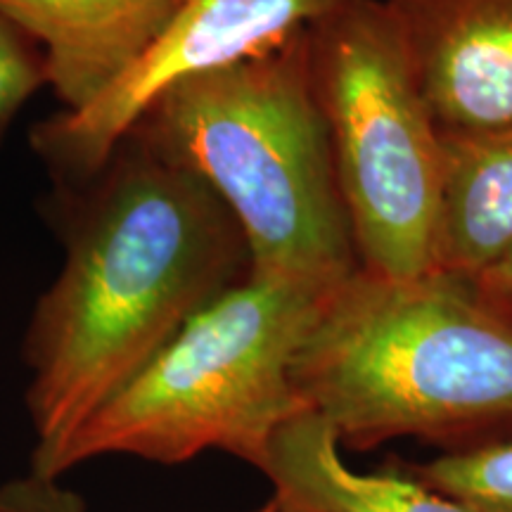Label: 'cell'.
<instances>
[{
    "mask_svg": "<svg viewBox=\"0 0 512 512\" xmlns=\"http://www.w3.org/2000/svg\"><path fill=\"white\" fill-rule=\"evenodd\" d=\"M93 178L24 344L31 470L252 271L235 216L183 166L126 138Z\"/></svg>",
    "mask_w": 512,
    "mask_h": 512,
    "instance_id": "6da1fadb",
    "label": "cell"
},
{
    "mask_svg": "<svg viewBox=\"0 0 512 512\" xmlns=\"http://www.w3.org/2000/svg\"><path fill=\"white\" fill-rule=\"evenodd\" d=\"M304 411L366 451L413 437L444 451L512 437V325L470 280L382 278L330 292L292 366Z\"/></svg>",
    "mask_w": 512,
    "mask_h": 512,
    "instance_id": "7a4b0ae2",
    "label": "cell"
},
{
    "mask_svg": "<svg viewBox=\"0 0 512 512\" xmlns=\"http://www.w3.org/2000/svg\"><path fill=\"white\" fill-rule=\"evenodd\" d=\"M126 138L221 197L247 240L249 273L339 285L358 271L302 27L266 53L166 88Z\"/></svg>",
    "mask_w": 512,
    "mask_h": 512,
    "instance_id": "3957f363",
    "label": "cell"
},
{
    "mask_svg": "<svg viewBox=\"0 0 512 512\" xmlns=\"http://www.w3.org/2000/svg\"><path fill=\"white\" fill-rule=\"evenodd\" d=\"M335 287L249 273L31 472L60 479L100 456L176 465L211 448L259 470L273 434L304 411L292 366Z\"/></svg>",
    "mask_w": 512,
    "mask_h": 512,
    "instance_id": "277c9868",
    "label": "cell"
},
{
    "mask_svg": "<svg viewBox=\"0 0 512 512\" xmlns=\"http://www.w3.org/2000/svg\"><path fill=\"white\" fill-rule=\"evenodd\" d=\"M358 268L434 273L444 138L389 0H316L302 24Z\"/></svg>",
    "mask_w": 512,
    "mask_h": 512,
    "instance_id": "5b68a950",
    "label": "cell"
},
{
    "mask_svg": "<svg viewBox=\"0 0 512 512\" xmlns=\"http://www.w3.org/2000/svg\"><path fill=\"white\" fill-rule=\"evenodd\" d=\"M316 0H183L155 46L105 93L34 131V147L62 174L105 169L147 107L174 83L245 62L290 38Z\"/></svg>",
    "mask_w": 512,
    "mask_h": 512,
    "instance_id": "8992f818",
    "label": "cell"
},
{
    "mask_svg": "<svg viewBox=\"0 0 512 512\" xmlns=\"http://www.w3.org/2000/svg\"><path fill=\"white\" fill-rule=\"evenodd\" d=\"M444 138L512 128V0H389Z\"/></svg>",
    "mask_w": 512,
    "mask_h": 512,
    "instance_id": "52a82bcc",
    "label": "cell"
},
{
    "mask_svg": "<svg viewBox=\"0 0 512 512\" xmlns=\"http://www.w3.org/2000/svg\"><path fill=\"white\" fill-rule=\"evenodd\" d=\"M183 0H0V15L41 48L46 79L76 112L155 46Z\"/></svg>",
    "mask_w": 512,
    "mask_h": 512,
    "instance_id": "ba28073f",
    "label": "cell"
},
{
    "mask_svg": "<svg viewBox=\"0 0 512 512\" xmlns=\"http://www.w3.org/2000/svg\"><path fill=\"white\" fill-rule=\"evenodd\" d=\"M259 472L287 512H470L403 463L373 472L349 467L335 430L311 411L273 434Z\"/></svg>",
    "mask_w": 512,
    "mask_h": 512,
    "instance_id": "9c48e42d",
    "label": "cell"
},
{
    "mask_svg": "<svg viewBox=\"0 0 512 512\" xmlns=\"http://www.w3.org/2000/svg\"><path fill=\"white\" fill-rule=\"evenodd\" d=\"M510 247L512 128L444 138L434 271L472 280Z\"/></svg>",
    "mask_w": 512,
    "mask_h": 512,
    "instance_id": "30bf717a",
    "label": "cell"
},
{
    "mask_svg": "<svg viewBox=\"0 0 512 512\" xmlns=\"http://www.w3.org/2000/svg\"><path fill=\"white\" fill-rule=\"evenodd\" d=\"M408 467L470 512H512V437L444 451Z\"/></svg>",
    "mask_w": 512,
    "mask_h": 512,
    "instance_id": "8fae6325",
    "label": "cell"
},
{
    "mask_svg": "<svg viewBox=\"0 0 512 512\" xmlns=\"http://www.w3.org/2000/svg\"><path fill=\"white\" fill-rule=\"evenodd\" d=\"M43 83L48 79L41 48L0 15V133Z\"/></svg>",
    "mask_w": 512,
    "mask_h": 512,
    "instance_id": "7c38bea8",
    "label": "cell"
},
{
    "mask_svg": "<svg viewBox=\"0 0 512 512\" xmlns=\"http://www.w3.org/2000/svg\"><path fill=\"white\" fill-rule=\"evenodd\" d=\"M0 512H88L86 501L67 489L57 477L29 475L0 484ZM254 512H287L278 503L268 501Z\"/></svg>",
    "mask_w": 512,
    "mask_h": 512,
    "instance_id": "4fadbf2b",
    "label": "cell"
},
{
    "mask_svg": "<svg viewBox=\"0 0 512 512\" xmlns=\"http://www.w3.org/2000/svg\"><path fill=\"white\" fill-rule=\"evenodd\" d=\"M479 299L512 325V247L470 280Z\"/></svg>",
    "mask_w": 512,
    "mask_h": 512,
    "instance_id": "5bb4252c",
    "label": "cell"
}]
</instances>
